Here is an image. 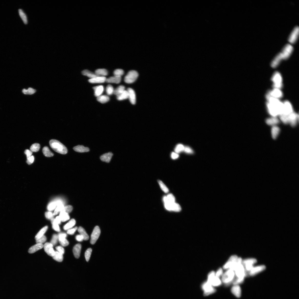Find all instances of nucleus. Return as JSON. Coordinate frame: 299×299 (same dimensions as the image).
<instances>
[{
	"label": "nucleus",
	"instance_id": "1",
	"mask_svg": "<svg viewBox=\"0 0 299 299\" xmlns=\"http://www.w3.org/2000/svg\"><path fill=\"white\" fill-rule=\"evenodd\" d=\"M277 151L275 145L270 141H262L257 144L250 153L248 162L256 168L269 164L274 158Z\"/></svg>",
	"mask_w": 299,
	"mask_h": 299
},
{
	"label": "nucleus",
	"instance_id": "2",
	"mask_svg": "<svg viewBox=\"0 0 299 299\" xmlns=\"http://www.w3.org/2000/svg\"><path fill=\"white\" fill-rule=\"evenodd\" d=\"M99 289L106 299H135L130 291L112 280H102L99 283Z\"/></svg>",
	"mask_w": 299,
	"mask_h": 299
},
{
	"label": "nucleus",
	"instance_id": "3",
	"mask_svg": "<svg viewBox=\"0 0 299 299\" xmlns=\"http://www.w3.org/2000/svg\"><path fill=\"white\" fill-rule=\"evenodd\" d=\"M254 182L257 187L256 197L261 205L265 209H269L272 204V194L269 182L261 176H256Z\"/></svg>",
	"mask_w": 299,
	"mask_h": 299
},
{
	"label": "nucleus",
	"instance_id": "4",
	"mask_svg": "<svg viewBox=\"0 0 299 299\" xmlns=\"http://www.w3.org/2000/svg\"><path fill=\"white\" fill-rule=\"evenodd\" d=\"M212 156L210 153H193L190 155L177 159V164L182 166H204L212 162Z\"/></svg>",
	"mask_w": 299,
	"mask_h": 299
},
{
	"label": "nucleus",
	"instance_id": "5",
	"mask_svg": "<svg viewBox=\"0 0 299 299\" xmlns=\"http://www.w3.org/2000/svg\"><path fill=\"white\" fill-rule=\"evenodd\" d=\"M189 181V191L196 194L202 191L207 182V175L205 171H198L188 173L186 175Z\"/></svg>",
	"mask_w": 299,
	"mask_h": 299
},
{
	"label": "nucleus",
	"instance_id": "6",
	"mask_svg": "<svg viewBox=\"0 0 299 299\" xmlns=\"http://www.w3.org/2000/svg\"><path fill=\"white\" fill-rule=\"evenodd\" d=\"M242 159V154L228 152L213 157L211 163L215 166H227L237 168L241 164Z\"/></svg>",
	"mask_w": 299,
	"mask_h": 299
},
{
	"label": "nucleus",
	"instance_id": "7",
	"mask_svg": "<svg viewBox=\"0 0 299 299\" xmlns=\"http://www.w3.org/2000/svg\"><path fill=\"white\" fill-rule=\"evenodd\" d=\"M190 147L195 153H208L214 151L216 145L210 137H198L191 142Z\"/></svg>",
	"mask_w": 299,
	"mask_h": 299
},
{
	"label": "nucleus",
	"instance_id": "8",
	"mask_svg": "<svg viewBox=\"0 0 299 299\" xmlns=\"http://www.w3.org/2000/svg\"><path fill=\"white\" fill-rule=\"evenodd\" d=\"M193 199L198 204L207 207L216 204L220 200V197L216 192L206 190L194 194Z\"/></svg>",
	"mask_w": 299,
	"mask_h": 299
},
{
	"label": "nucleus",
	"instance_id": "9",
	"mask_svg": "<svg viewBox=\"0 0 299 299\" xmlns=\"http://www.w3.org/2000/svg\"><path fill=\"white\" fill-rule=\"evenodd\" d=\"M256 185L252 181L249 182L240 190L233 192V197L235 200L243 201L256 197Z\"/></svg>",
	"mask_w": 299,
	"mask_h": 299
},
{
	"label": "nucleus",
	"instance_id": "10",
	"mask_svg": "<svg viewBox=\"0 0 299 299\" xmlns=\"http://www.w3.org/2000/svg\"><path fill=\"white\" fill-rule=\"evenodd\" d=\"M164 148L168 151L174 152L179 156L185 157L193 154L194 152L190 147L174 140L170 139L164 144Z\"/></svg>",
	"mask_w": 299,
	"mask_h": 299
},
{
	"label": "nucleus",
	"instance_id": "11",
	"mask_svg": "<svg viewBox=\"0 0 299 299\" xmlns=\"http://www.w3.org/2000/svg\"><path fill=\"white\" fill-rule=\"evenodd\" d=\"M249 173L246 171H240L231 179L228 180L227 187L229 190L235 192L241 189L249 181Z\"/></svg>",
	"mask_w": 299,
	"mask_h": 299
},
{
	"label": "nucleus",
	"instance_id": "12",
	"mask_svg": "<svg viewBox=\"0 0 299 299\" xmlns=\"http://www.w3.org/2000/svg\"><path fill=\"white\" fill-rule=\"evenodd\" d=\"M38 29L48 47L52 48L55 45L54 34L51 27L48 25L45 19L38 18L37 19Z\"/></svg>",
	"mask_w": 299,
	"mask_h": 299
},
{
	"label": "nucleus",
	"instance_id": "13",
	"mask_svg": "<svg viewBox=\"0 0 299 299\" xmlns=\"http://www.w3.org/2000/svg\"><path fill=\"white\" fill-rule=\"evenodd\" d=\"M45 183L49 189L63 190L70 186L72 183V181L64 176L59 175L55 179L47 178Z\"/></svg>",
	"mask_w": 299,
	"mask_h": 299
},
{
	"label": "nucleus",
	"instance_id": "14",
	"mask_svg": "<svg viewBox=\"0 0 299 299\" xmlns=\"http://www.w3.org/2000/svg\"><path fill=\"white\" fill-rule=\"evenodd\" d=\"M248 142L245 138L237 137L229 141L227 144L228 152L242 154L248 148Z\"/></svg>",
	"mask_w": 299,
	"mask_h": 299
},
{
	"label": "nucleus",
	"instance_id": "15",
	"mask_svg": "<svg viewBox=\"0 0 299 299\" xmlns=\"http://www.w3.org/2000/svg\"><path fill=\"white\" fill-rule=\"evenodd\" d=\"M212 182L215 190H224L227 186L228 183L226 173L221 169L215 170L212 175Z\"/></svg>",
	"mask_w": 299,
	"mask_h": 299
},
{
	"label": "nucleus",
	"instance_id": "16",
	"mask_svg": "<svg viewBox=\"0 0 299 299\" xmlns=\"http://www.w3.org/2000/svg\"><path fill=\"white\" fill-rule=\"evenodd\" d=\"M81 296L79 289L75 287L66 288L61 295V299H79Z\"/></svg>",
	"mask_w": 299,
	"mask_h": 299
},
{
	"label": "nucleus",
	"instance_id": "17",
	"mask_svg": "<svg viewBox=\"0 0 299 299\" xmlns=\"http://www.w3.org/2000/svg\"><path fill=\"white\" fill-rule=\"evenodd\" d=\"M147 299H179L175 294H170L165 290H156L148 294Z\"/></svg>",
	"mask_w": 299,
	"mask_h": 299
},
{
	"label": "nucleus",
	"instance_id": "18",
	"mask_svg": "<svg viewBox=\"0 0 299 299\" xmlns=\"http://www.w3.org/2000/svg\"><path fill=\"white\" fill-rule=\"evenodd\" d=\"M85 299H99V298L95 293H90L86 296Z\"/></svg>",
	"mask_w": 299,
	"mask_h": 299
},
{
	"label": "nucleus",
	"instance_id": "19",
	"mask_svg": "<svg viewBox=\"0 0 299 299\" xmlns=\"http://www.w3.org/2000/svg\"><path fill=\"white\" fill-rule=\"evenodd\" d=\"M53 299H55V298H53Z\"/></svg>",
	"mask_w": 299,
	"mask_h": 299
}]
</instances>
